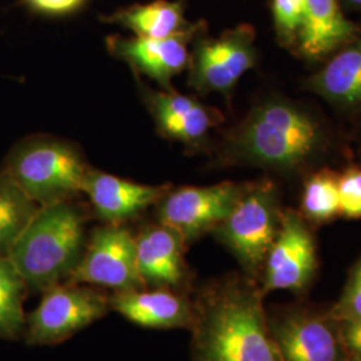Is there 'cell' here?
Returning a JSON list of instances; mask_svg holds the SVG:
<instances>
[{"label": "cell", "mask_w": 361, "mask_h": 361, "mask_svg": "<svg viewBox=\"0 0 361 361\" xmlns=\"http://www.w3.org/2000/svg\"><path fill=\"white\" fill-rule=\"evenodd\" d=\"M246 183L221 182L212 186L170 189L157 207V222L180 233L186 245L212 233L226 219Z\"/></svg>", "instance_id": "cell-11"}, {"label": "cell", "mask_w": 361, "mask_h": 361, "mask_svg": "<svg viewBox=\"0 0 361 361\" xmlns=\"http://www.w3.org/2000/svg\"><path fill=\"white\" fill-rule=\"evenodd\" d=\"M253 27L240 25L217 38L193 39L189 58L188 85L198 94L231 97L240 79L257 65Z\"/></svg>", "instance_id": "cell-8"}, {"label": "cell", "mask_w": 361, "mask_h": 361, "mask_svg": "<svg viewBox=\"0 0 361 361\" xmlns=\"http://www.w3.org/2000/svg\"><path fill=\"white\" fill-rule=\"evenodd\" d=\"M137 267L145 288L192 292V273L185 261L186 243L180 233L157 222L135 235Z\"/></svg>", "instance_id": "cell-13"}, {"label": "cell", "mask_w": 361, "mask_h": 361, "mask_svg": "<svg viewBox=\"0 0 361 361\" xmlns=\"http://www.w3.org/2000/svg\"><path fill=\"white\" fill-rule=\"evenodd\" d=\"M273 22L277 37L286 46L298 40L304 22L305 0H271Z\"/></svg>", "instance_id": "cell-23"}, {"label": "cell", "mask_w": 361, "mask_h": 361, "mask_svg": "<svg viewBox=\"0 0 361 361\" xmlns=\"http://www.w3.org/2000/svg\"><path fill=\"white\" fill-rule=\"evenodd\" d=\"M38 307L26 314L28 345H55L80 332L111 310L101 288L62 283L42 293Z\"/></svg>", "instance_id": "cell-6"}, {"label": "cell", "mask_w": 361, "mask_h": 361, "mask_svg": "<svg viewBox=\"0 0 361 361\" xmlns=\"http://www.w3.org/2000/svg\"><path fill=\"white\" fill-rule=\"evenodd\" d=\"M323 145L316 116L300 104L271 98L226 133L219 157L226 164L292 171L308 164Z\"/></svg>", "instance_id": "cell-2"}, {"label": "cell", "mask_w": 361, "mask_h": 361, "mask_svg": "<svg viewBox=\"0 0 361 361\" xmlns=\"http://www.w3.org/2000/svg\"><path fill=\"white\" fill-rule=\"evenodd\" d=\"M307 85L331 104L340 107L361 106V39L347 43L308 79Z\"/></svg>", "instance_id": "cell-18"}, {"label": "cell", "mask_w": 361, "mask_h": 361, "mask_svg": "<svg viewBox=\"0 0 361 361\" xmlns=\"http://www.w3.org/2000/svg\"><path fill=\"white\" fill-rule=\"evenodd\" d=\"M341 216L361 219V169L349 168L338 176Z\"/></svg>", "instance_id": "cell-25"}, {"label": "cell", "mask_w": 361, "mask_h": 361, "mask_svg": "<svg viewBox=\"0 0 361 361\" xmlns=\"http://www.w3.org/2000/svg\"><path fill=\"white\" fill-rule=\"evenodd\" d=\"M328 310L340 323L361 319V258L350 268L341 295Z\"/></svg>", "instance_id": "cell-24"}, {"label": "cell", "mask_w": 361, "mask_h": 361, "mask_svg": "<svg viewBox=\"0 0 361 361\" xmlns=\"http://www.w3.org/2000/svg\"><path fill=\"white\" fill-rule=\"evenodd\" d=\"M341 336L348 356L361 361V319L341 323Z\"/></svg>", "instance_id": "cell-27"}, {"label": "cell", "mask_w": 361, "mask_h": 361, "mask_svg": "<svg viewBox=\"0 0 361 361\" xmlns=\"http://www.w3.org/2000/svg\"><path fill=\"white\" fill-rule=\"evenodd\" d=\"M300 214L308 224L324 225L341 216L338 176L324 169L310 176L302 189Z\"/></svg>", "instance_id": "cell-21"}, {"label": "cell", "mask_w": 361, "mask_h": 361, "mask_svg": "<svg viewBox=\"0 0 361 361\" xmlns=\"http://www.w3.org/2000/svg\"><path fill=\"white\" fill-rule=\"evenodd\" d=\"M317 271V247L310 225L300 212L286 209L265 258L259 285L265 295L288 290L304 296L314 283Z\"/></svg>", "instance_id": "cell-9"}, {"label": "cell", "mask_w": 361, "mask_h": 361, "mask_svg": "<svg viewBox=\"0 0 361 361\" xmlns=\"http://www.w3.org/2000/svg\"><path fill=\"white\" fill-rule=\"evenodd\" d=\"M170 189V185H143L89 169L82 193L87 195L95 214L104 224L123 225L155 207Z\"/></svg>", "instance_id": "cell-14"}, {"label": "cell", "mask_w": 361, "mask_h": 361, "mask_svg": "<svg viewBox=\"0 0 361 361\" xmlns=\"http://www.w3.org/2000/svg\"><path fill=\"white\" fill-rule=\"evenodd\" d=\"M66 283L114 292L145 288L137 267L135 235L123 225L104 224L94 229L75 271Z\"/></svg>", "instance_id": "cell-10"}, {"label": "cell", "mask_w": 361, "mask_h": 361, "mask_svg": "<svg viewBox=\"0 0 361 361\" xmlns=\"http://www.w3.org/2000/svg\"><path fill=\"white\" fill-rule=\"evenodd\" d=\"M268 322L283 361H344L348 357L341 323L328 308L295 302L271 310Z\"/></svg>", "instance_id": "cell-7"}, {"label": "cell", "mask_w": 361, "mask_h": 361, "mask_svg": "<svg viewBox=\"0 0 361 361\" xmlns=\"http://www.w3.org/2000/svg\"><path fill=\"white\" fill-rule=\"evenodd\" d=\"M283 212L271 180L249 182L231 214L212 232L238 261L243 273L258 283L267 255L280 231Z\"/></svg>", "instance_id": "cell-4"}, {"label": "cell", "mask_w": 361, "mask_h": 361, "mask_svg": "<svg viewBox=\"0 0 361 361\" xmlns=\"http://www.w3.org/2000/svg\"><path fill=\"white\" fill-rule=\"evenodd\" d=\"M3 169L39 207H47L80 193L90 168L68 143L30 138L13 146Z\"/></svg>", "instance_id": "cell-5"}, {"label": "cell", "mask_w": 361, "mask_h": 361, "mask_svg": "<svg viewBox=\"0 0 361 361\" xmlns=\"http://www.w3.org/2000/svg\"><path fill=\"white\" fill-rule=\"evenodd\" d=\"M356 35V26L341 13L338 0H305L304 22L298 35L300 50L322 58L345 46Z\"/></svg>", "instance_id": "cell-16"}, {"label": "cell", "mask_w": 361, "mask_h": 361, "mask_svg": "<svg viewBox=\"0 0 361 361\" xmlns=\"http://www.w3.org/2000/svg\"><path fill=\"white\" fill-rule=\"evenodd\" d=\"M201 30L200 25L192 31L164 39L110 35L106 46L114 58L128 63L138 77L150 78L164 90H171V79L188 68L189 44Z\"/></svg>", "instance_id": "cell-12"}, {"label": "cell", "mask_w": 361, "mask_h": 361, "mask_svg": "<svg viewBox=\"0 0 361 361\" xmlns=\"http://www.w3.org/2000/svg\"><path fill=\"white\" fill-rule=\"evenodd\" d=\"M25 3L35 13L47 16H63L78 11L86 0H25Z\"/></svg>", "instance_id": "cell-26"}, {"label": "cell", "mask_w": 361, "mask_h": 361, "mask_svg": "<svg viewBox=\"0 0 361 361\" xmlns=\"http://www.w3.org/2000/svg\"><path fill=\"white\" fill-rule=\"evenodd\" d=\"M344 361H360V360H356V359H353V357H350V356H348V357H347V359H345V360Z\"/></svg>", "instance_id": "cell-29"}, {"label": "cell", "mask_w": 361, "mask_h": 361, "mask_svg": "<svg viewBox=\"0 0 361 361\" xmlns=\"http://www.w3.org/2000/svg\"><path fill=\"white\" fill-rule=\"evenodd\" d=\"M221 121L219 110L201 102L183 114L154 119L155 128L161 135L189 146L201 142Z\"/></svg>", "instance_id": "cell-22"}, {"label": "cell", "mask_w": 361, "mask_h": 361, "mask_svg": "<svg viewBox=\"0 0 361 361\" xmlns=\"http://www.w3.org/2000/svg\"><path fill=\"white\" fill-rule=\"evenodd\" d=\"M39 205L4 170H0V256L8 257Z\"/></svg>", "instance_id": "cell-19"}, {"label": "cell", "mask_w": 361, "mask_h": 361, "mask_svg": "<svg viewBox=\"0 0 361 361\" xmlns=\"http://www.w3.org/2000/svg\"><path fill=\"white\" fill-rule=\"evenodd\" d=\"M343 3L353 10H361V0H343Z\"/></svg>", "instance_id": "cell-28"}, {"label": "cell", "mask_w": 361, "mask_h": 361, "mask_svg": "<svg viewBox=\"0 0 361 361\" xmlns=\"http://www.w3.org/2000/svg\"><path fill=\"white\" fill-rule=\"evenodd\" d=\"M265 293L244 273L210 279L192 293V361H283L264 307Z\"/></svg>", "instance_id": "cell-1"}, {"label": "cell", "mask_w": 361, "mask_h": 361, "mask_svg": "<svg viewBox=\"0 0 361 361\" xmlns=\"http://www.w3.org/2000/svg\"><path fill=\"white\" fill-rule=\"evenodd\" d=\"M28 290L10 258L0 256V338L16 340L25 334Z\"/></svg>", "instance_id": "cell-20"}, {"label": "cell", "mask_w": 361, "mask_h": 361, "mask_svg": "<svg viewBox=\"0 0 361 361\" xmlns=\"http://www.w3.org/2000/svg\"><path fill=\"white\" fill-rule=\"evenodd\" d=\"M85 224L83 209L70 200L39 207L8 256L30 290L43 293L70 279L86 246Z\"/></svg>", "instance_id": "cell-3"}, {"label": "cell", "mask_w": 361, "mask_h": 361, "mask_svg": "<svg viewBox=\"0 0 361 361\" xmlns=\"http://www.w3.org/2000/svg\"><path fill=\"white\" fill-rule=\"evenodd\" d=\"M109 25H116L131 31L138 38L164 39L192 31L200 23H190L185 18L180 0H153L133 4L116 13L101 16Z\"/></svg>", "instance_id": "cell-17"}, {"label": "cell", "mask_w": 361, "mask_h": 361, "mask_svg": "<svg viewBox=\"0 0 361 361\" xmlns=\"http://www.w3.org/2000/svg\"><path fill=\"white\" fill-rule=\"evenodd\" d=\"M110 308L130 323L149 329H190L194 320L192 293L169 288L114 292Z\"/></svg>", "instance_id": "cell-15"}]
</instances>
